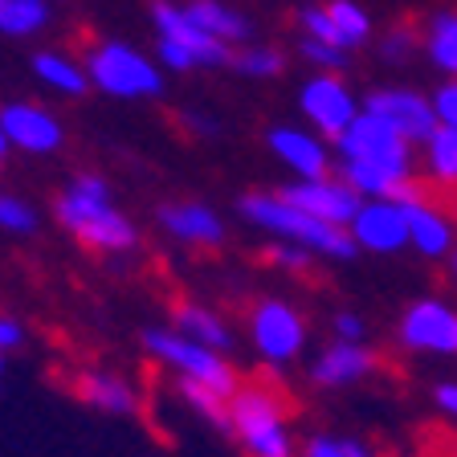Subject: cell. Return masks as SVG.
Returning a JSON list of instances; mask_svg holds the SVG:
<instances>
[{"mask_svg":"<svg viewBox=\"0 0 457 457\" xmlns=\"http://www.w3.org/2000/svg\"><path fill=\"white\" fill-rule=\"evenodd\" d=\"M54 217L78 245L95 249V253H127L139 245V228L127 212L114 209L111 184L98 171L70 176V184L54 200Z\"/></svg>","mask_w":457,"mask_h":457,"instance_id":"obj_1","label":"cell"},{"mask_svg":"<svg viewBox=\"0 0 457 457\" xmlns=\"http://www.w3.org/2000/svg\"><path fill=\"white\" fill-rule=\"evenodd\" d=\"M237 212L253 228H262V233H274L278 241L303 245L319 257H331V262H352V257L360 253V245L352 241L347 228L327 225V220L295 209L282 192H245V196L237 200Z\"/></svg>","mask_w":457,"mask_h":457,"instance_id":"obj_2","label":"cell"},{"mask_svg":"<svg viewBox=\"0 0 457 457\" xmlns=\"http://www.w3.org/2000/svg\"><path fill=\"white\" fill-rule=\"evenodd\" d=\"M82 66L90 74V90L114 98V103H152L168 86L155 54H143L131 41H90L82 54Z\"/></svg>","mask_w":457,"mask_h":457,"instance_id":"obj_3","label":"cell"},{"mask_svg":"<svg viewBox=\"0 0 457 457\" xmlns=\"http://www.w3.org/2000/svg\"><path fill=\"white\" fill-rule=\"evenodd\" d=\"M152 29H155V62L171 74L192 70H217L233 62V46L209 37L176 0H152Z\"/></svg>","mask_w":457,"mask_h":457,"instance_id":"obj_4","label":"cell"},{"mask_svg":"<svg viewBox=\"0 0 457 457\" xmlns=\"http://www.w3.org/2000/svg\"><path fill=\"white\" fill-rule=\"evenodd\" d=\"M286 420H290L286 400L266 384H245L228 400V428L249 449V457H295Z\"/></svg>","mask_w":457,"mask_h":457,"instance_id":"obj_5","label":"cell"},{"mask_svg":"<svg viewBox=\"0 0 457 457\" xmlns=\"http://www.w3.org/2000/svg\"><path fill=\"white\" fill-rule=\"evenodd\" d=\"M143 347H147L155 360L171 363V368H180L184 380L204 384V388H212L217 396H225V400H233V392L241 388V384H237V371L220 360V352H212V347H200V343L184 339V335L147 331V335H143Z\"/></svg>","mask_w":457,"mask_h":457,"instance_id":"obj_6","label":"cell"},{"mask_svg":"<svg viewBox=\"0 0 457 457\" xmlns=\"http://www.w3.org/2000/svg\"><path fill=\"white\" fill-rule=\"evenodd\" d=\"M339 155L343 163H368V168H384L392 176H412L409 163H412V152H409V139L400 131H392L384 119L376 114H355V123L339 135Z\"/></svg>","mask_w":457,"mask_h":457,"instance_id":"obj_7","label":"cell"},{"mask_svg":"<svg viewBox=\"0 0 457 457\" xmlns=\"http://www.w3.org/2000/svg\"><path fill=\"white\" fill-rule=\"evenodd\" d=\"M396 339L412 355L457 360V306L445 303V298H417L400 314Z\"/></svg>","mask_w":457,"mask_h":457,"instance_id":"obj_8","label":"cell"},{"mask_svg":"<svg viewBox=\"0 0 457 457\" xmlns=\"http://www.w3.org/2000/svg\"><path fill=\"white\" fill-rule=\"evenodd\" d=\"M249 335L266 363H290L306 343V319L282 298H262L249 306Z\"/></svg>","mask_w":457,"mask_h":457,"instance_id":"obj_9","label":"cell"},{"mask_svg":"<svg viewBox=\"0 0 457 457\" xmlns=\"http://www.w3.org/2000/svg\"><path fill=\"white\" fill-rule=\"evenodd\" d=\"M0 131H4L12 152L37 155V160L57 155L66 147V127H62V119L41 103H21V98L4 103L0 106Z\"/></svg>","mask_w":457,"mask_h":457,"instance_id":"obj_10","label":"cell"},{"mask_svg":"<svg viewBox=\"0 0 457 457\" xmlns=\"http://www.w3.org/2000/svg\"><path fill=\"white\" fill-rule=\"evenodd\" d=\"M282 196L295 204V209L311 212V217L327 220V225L347 228L355 220V212L363 209L360 192L352 188L339 176H319V180H295L290 188H282Z\"/></svg>","mask_w":457,"mask_h":457,"instance_id":"obj_11","label":"cell"},{"mask_svg":"<svg viewBox=\"0 0 457 457\" xmlns=\"http://www.w3.org/2000/svg\"><path fill=\"white\" fill-rule=\"evenodd\" d=\"M380 368V355L371 352L368 343H347V339H335L327 343L319 360L311 363V384L314 388H352V384H363L376 376Z\"/></svg>","mask_w":457,"mask_h":457,"instance_id":"obj_12","label":"cell"},{"mask_svg":"<svg viewBox=\"0 0 457 457\" xmlns=\"http://www.w3.org/2000/svg\"><path fill=\"white\" fill-rule=\"evenodd\" d=\"M298 106H303L306 119H311L319 131L331 135V139H339V135L355 123V98L335 74H319V78H311V82H303Z\"/></svg>","mask_w":457,"mask_h":457,"instance_id":"obj_13","label":"cell"},{"mask_svg":"<svg viewBox=\"0 0 457 457\" xmlns=\"http://www.w3.org/2000/svg\"><path fill=\"white\" fill-rule=\"evenodd\" d=\"M155 220L168 237L184 241L192 249H217L225 245V220L217 217V209L200 204V200H168L155 209Z\"/></svg>","mask_w":457,"mask_h":457,"instance_id":"obj_14","label":"cell"},{"mask_svg":"<svg viewBox=\"0 0 457 457\" xmlns=\"http://www.w3.org/2000/svg\"><path fill=\"white\" fill-rule=\"evenodd\" d=\"M355 245L371 249V253H396L409 245V212L396 200H371L355 212V220L347 225Z\"/></svg>","mask_w":457,"mask_h":457,"instance_id":"obj_15","label":"cell"},{"mask_svg":"<svg viewBox=\"0 0 457 457\" xmlns=\"http://www.w3.org/2000/svg\"><path fill=\"white\" fill-rule=\"evenodd\" d=\"M363 111L384 119V123H388L392 131H400L404 139L425 143L428 135L437 131L433 106H428L420 95H412V90H376V95H368V106H363Z\"/></svg>","mask_w":457,"mask_h":457,"instance_id":"obj_16","label":"cell"},{"mask_svg":"<svg viewBox=\"0 0 457 457\" xmlns=\"http://www.w3.org/2000/svg\"><path fill=\"white\" fill-rule=\"evenodd\" d=\"M266 147L295 171L298 180H319V176H331L327 171V147L314 139L311 131H298V127H270Z\"/></svg>","mask_w":457,"mask_h":457,"instance_id":"obj_17","label":"cell"},{"mask_svg":"<svg viewBox=\"0 0 457 457\" xmlns=\"http://www.w3.org/2000/svg\"><path fill=\"white\" fill-rule=\"evenodd\" d=\"M29 70L37 78L46 90L62 98H82L90 95V74H86L82 57L66 54V49H37V54L29 57Z\"/></svg>","mask_w":457,"mask_h":457,"instance_id":"obj_18","label":"cell"},{"mask_svg":"<svg viewBox=\"0 0 457 457\" xmlns=\"http://www.w3.org/2000/svg\"><path fill=\"white\" fill-rule=\"evenodd\" d=\"M184 9L209 37L225 41V46H249V37H253V21L241 9H233L228 0H188Z\"/></svg>","mask_w":457,"mask_h":457,"instance_id":"obj_19","label":"cell"},{"mask_svg":"<svg viewBox=\"0 0 457 457\" xmlns=\"http://www.w3.org/2000/svg\"><path fill=\"white\" fill-rule=\"evenodd\" d=\"M409 245H417L425 257H445L453 249V225L441 209L425 204V200H409Z\"/></svg>","mask_w":457,"mask_h":457,"instance_id":"obj_20","label":"cell"},{"mask_svg":"<svg viewBox=\"0 0 457 457\" xmlns=\"http://www.w3.org/2000/svg\"><path fill=\"white\" fill-rule=\"evenodd\" d=\"M171 323L180 327L184 339L200 343V347H212V352H225V347H233V331H228L225 319H220V314H212L209 306L171 303Z\"/></svg>","mask_w":457,"mask_h":457,"instance_id":"obj_21","label":"cell"},{"mask_svg":"<svg viewBox=\"0 0 457 457\" xmlns=\"http://www.w3.org/2000/svg\"><path fill=\"white\" fill-rule=\"evenodd\" d=\"M49 0H0V37H33L49 25Z\"/></svg>","mask_w":457,"mask_h":457,"instance_id":"obj_22","label":"cell"},{"mask_svg":"<svg viewBox=\"0 0 457 457\" xmlns=\"http://www.w3.org/2000/svg\"><path fill=\"white\" fill-rule=\"evenodd\" d=\"M74 396L103 404V409H135V392H127V384L111 380V376H78Z\"/></svg>","mask_w":457,"mask_h":457,"instance_id":"obj_23","label":"cell"},{"mask_svg":"<svg viewBox=\"0 0 457 457\" xmlns=\"http://www.w3.org/2000/svg\"><path fill=\"white\" fill-rule=\"evenodd\" d=\"M228 66L245 78H278L286 70V54L278 46H241V49H233Z\"/></svg>","mask_w":457,"mask_h":457,"instance_id":"obj_24","label":"cell"},{"mask_svg":"<svg viewBox=\"0 0 457 457\" xmlns=\"http://www.w3.org/2000/svg\"><path fill=\"white\" fill-rule=\"evenodd\" d=\"M327 17H331V25H335V33H339L343 49H355V46H363V41H368L371 21H368V12H363L360 4H352V0H331V4H327Z\"/></svg>","mask_w":457,"mask_h":457,"instance_id":"obj_25","label":"cell"},{"mask_svg":"<svg viewBox=\"0 0 457 457\" xmlns=\"http://www.w3.org/2000/svg\"><path fill=\"white\" fill-rule=\"evenodd\" d=\"M41 225V212L29 204L25 196L0 188V233H12V237H33Z\"/></svg>","mask_w":457,"mask_h":457,"instance_id":"obj_26","label":"cell"},{"mask_svg":"<svg viewBox=\"0 0 457 457\" xmlns=\"http://www.w3.org/2000/svg\"><path fill=\"white\" fill-rule=\"evenodd\" d=\"M298 457H384L376 445H368V441L360 437H339V433H314V437H306L303 453Z\"/></svg>","mask_w":457,"mask_h":457,"instance_id":"obj_27","label":"cell"},{"mask_svg":"<svg viewBox=\"0 0 457 457\" xmlns=\"http://www.w3.org/2000/svg\"><path fill=\"white\" fill-rule=\"evenodd\" d=\"M428 168L437 184H457V131L453 127H437L428 135Z\"/></svg>","mask_w":457,"mask_h":457,"instance_id":"obj_28","label":"cell"},{"mask_svg":"<svg viewBox=\"0 0 457 457\" xmlns=\"http://www.w3.org/2000/svg\"><path fill=\"white\" fill-rule=\"evenodd\" d=\"M428 54L433 62L457 74V12H445L428 25Z\"/></svg>","mask_w":457,"mask_h":457,"instance_id":"obj_29","label":"cell"},{"mask_svg":"<svg viewBox=\"0 0 457 457\" xmlns=\"http://www.w3.org/2000/svg\"><path fill=\"white\" fill-rule=\"evenodd\" d=\"M298 25H303V33H306V37H314V41H327V46L343 49V41H339V33H335L331 17H327V9H319V4H311V9H303V12H298Z\"/></svg>","mask_w":457,"mask_h":457,"instance_id":"obj_30","label":"cell"},{"mask_svg":"<svg viewBox=\"0 0 457 457\" xmlns=\"http://www.w3.org/2000/svg\"><path fill=\"white\" fill-rule=\"evenodd\" d=\"M266 262L278 270H290V274H306L311 270V249L290 245V241H278V245L266 249Z\"/></svg>","mask_w":457,"mask_h":457,"instance_id":"obj_31","label":"cell"},{"mask_svg":"<svg viewBox=\"0 0 457 457\" xmlns=\"http://www.w3.org/2000/svg\"><path fill=\"white\" fill-rule=\"evenodd\" d=\"M417 46H420V33L412 25H396L388 33V37H384V57H388V62H404V57L409 54H417Z\"/></svg>","mask_w":457,"mask_h":457,"instance_id":"obj_32","label":"cell"},{"mask_svg":"<svg viewBox=\"0 0 457 457\" xmlns=\"http://www.w3.org/2000/svg\"><path fill=\"white\" fill-rule=\"evenodd\" d=\"M298 54L311 62V66H323L327 74H335V70H343V49L327 46V41H314V37H303V46H298Z\"/></svg>","mask_w":457,"mask_h":457,"instance_id":"obj_33","label":"cell"},{"mask_svg":"<svg viewBox=\"0 0 457 457\" xmlns=\"http://www.w3.org/2000/svg\"><path fill=\"white\" fill-rule=\"evenodd\" d=\"M433 409H437L449 425H457V380L433 384Z\"/></svg>","mask_w":457,"mask_h":457,"instance_id":"obj_34","label":"cell"},{"mask_svg":"<svg viewBox=\"0 0 457 457\" xmlns=\"http://www.w3.org/2000/svg\"><path fill=\"white\" fill-rule=\"evenodd\" d=\"M335 335L347 343H363V335H368V323H363L355 311H339L335 314Z\"/></svg>","mask_w":457,"mask_h":457,"instance_id":"obj_35","label":"cell"},{"mask_svg":"<svg viewBox=\"0 0 457 457\" xmlns=\"http://www.w3.org/2000/svg\"><path fill=\"white\" fill-rule=\"evenodd\" d=\"M437 114L445 119V127L457 131V82H449L437 90Z\"/></svg>","mask_w":457,"mask_h":457,"instance_id":"obj_36","label":"cell"},{"mask_svg":"<svg viewBox=\"0 0 457 457\" xmlns=\"http://www.w3.org/2000/svg\"><path fill=\"white\" fill-rule=\"evenodd\" d=\"M180 123L188 127V135H204V139L220 131V127H217V119H209V114H204V111H184V114H180Z\"/></svg>","mask_w":457,"mask_h":457,"instance_id":"obj_37","label":"cell"},{"mask_svg":"<svg viewBox=\"0 0 457 457\" xmlns=\"http://www.w3.org/2000/svg\"><path fill=\"white\" fill-rule=\"evenodd\" d=\"M21 343V323L17 319H0V352H9Z\"/></svg>","mask_w":457,"mask_h":457,"instance_id":"obj_38","label":"cell"},{"mask_svg":"<svg viewBox=\"0 0 457 457\" xmlns=\"http://www.w3.org/2000/svg\"><path fill=\"white\" fill-rule=\"evenodd\" d=\"M9 152H12V147H9V139H4V131H0V168H4V160H9Z\"/></svg>","mask_w":457,"mask_h":457,"instance_id":"obj_39","label":"cell"},{"mask_svg":"<svg viewBox=\"0 0 457 457\" xmlns=\"http://www.w3.org/2000/svg\"><path fill=\"white\" fill-rule=\"evenodd\" d=\"M449 270H453V278H457V253H453V262H449Z\"/></svg>","mask_w":457,"mask_h":457,"instance_id":"obj_40","label":"cell"},{"mask_svg":"<svg viewBox=\"0 0 457 457\" xmlns=\"http://www.w3.org/2000/svg\"><path fill=\"white\" fill-rule=\"evenodd\" d=\"M49 4H54V0H49Z\"/></svg>","mask_w":457,"mask_h":457,"instance_id":"obj_41","label":"cell"}]
</instances>
